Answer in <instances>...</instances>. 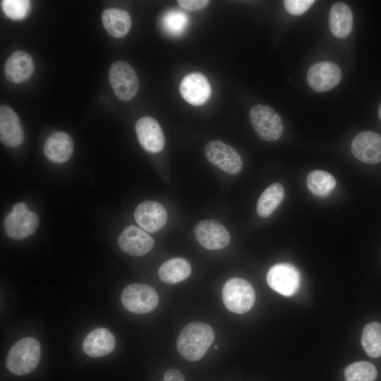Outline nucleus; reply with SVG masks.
<instances>
[{
    "mask_svg": "<svg viewBox=\"0 0 381 381\" xmlns=\"http://www.w3.org/2000/svg\"><path fill=\"white\" fill-rule=\"evenodd\" d=\"M267 282L270 287L277 293L289 296L294 294L299 287V272L291 264H277L269 270Z\"/></svg>",
    "mask_w": 381,
    "mask_h": 381,
    "instance_id": "9",
    "label": "nucleus"
},
{
    "mask_svg": "<svg viewBox=\"0 0 381 381\" xmlns=\"http://www.w3.org/2000/svg\"><path fill=\"white\" fill-rule=\"evenodd\" d=\"M102 21L107 32L116 38L125 37L128 33L132 24L128 13L117 8L104 10L102 14Z\"/></svg>",
    "mask_w": 381,
    "mask_h": 381,
    "instance_id": "22",
    "label": "nucleus"
},
{
    "mask_svg": "<svg viewBox=\"0 0 381 381\" xmlns=\"http://www.w3.org/2000/svg\"><path fill=\"white\" fill-rule=\"evenodd\" d=\"M179 91L182 97L188 103L199 106L208 100L212 89L209 80L203 74L194 72L182 79Z\"/></svg>",
    "mask_w": 381,
    "mask_h": 381,
    "instance_id": "15",
    "label": "nucleus"
},
{
    "mask_svg": "<svg viewBox=\"0 0 381 381\" xmlns=\"http://www.w3.org/2000/svg\"><path fill=\"white\" fill-rule=\"evenodd\" d=\"M214 339V332L207 324L192 322L182 329L176 341L180 355L190 361H197L205 354Z\"/></svg>",
    "mask_w": 381,
    "mask_h": 381,
    "instance_id": "1",
    "label": "nucleus"
},
{
    "mask_svg": "<svg viewBox=\"0 0 381 381\" xmlns=\"http://www.w3.org/2000/svg\"><path fill=\"white\" fill-rule=\"evenodd\" d=\"M207 159L223 171L231 175L238 174L243 167V161L237 151L219 140L208 142L205 147Z\"/></svg>",
    "mask_w": 381,
    "mask_h": 381,
    "instance_id": "8",
    "label": "nucleus"
},
{
    "mask_svg": "<svg viewBox=\"0 0 381 381\" xmlns=\"http://www.w3.org/2000/svg\"><path fill=\"white\" fill-rule=\"evenodd\" d=\"M353 156L366 164L381 162V135L373 131H363L353 138L351 145Z\"/></svg>",
    "mask_w": 381,
    "mask_h": 381,
    "instance_id": "14",
    "label": "nucleus"
},
{
    "mask_svg": "<svg viewBox=\"0 0 381 381\" xmlns=\"http://www.w3.org/2000/svg\"><path fill=\"white\" fill-rule=\"evenodd\" d=\"M163 381H185V378L179 370L169 369L164 373Z\"/></svg>",
    "mask_w": 381,
    "mask_h": 381,
    "instance_id": "32",
    "label": "nucleus"
},
{
    "mask_svg": "<svg viewBox=\"0 0 381 381\" xmlns=\"http://www.w3.org/2000/svg\"><path fill=\"white\" fill-rule=\"evenodd\" d=\"M214 349H218V346H217V345H214Z\"/></svg>",
    "mask_w": 381,
    "mask_h": 381,
    "instance_id": "34",
    "label": "nucleus"
},
{
    "mask_svg": "<svg viewBox=\"0 0 381 381\" xmlns=\"http://www.w3.org/2000/svg\"><path fill=\"white\" fill-rule=\"evenodd\" d=\"M194 234L198 242L208 250L224 248L229 244L231 240L227 229L214 219L199 222L195 227Z\"/></svg>",
    "mask_w": 381,
    "mask_h": 381,
    "instance_id": "10",
    "label": "nucleus"
},
{
    "mask_svg": "<svg viewBox=\"0 0 381 381\" xmlns=\"http://www.w3.org/2000/svg\"><path fill=\"white\" fill-rule=\"evenodd\" d=\"M378 115H379L380 119H381V104L378 109Z\"/></svg>",
    "mask_w": 381,
    "mask_h": 381,
    "instance_id": "33",
    "label": "nucleus"
},
{
    "mask_svg": "<svg viewBox=\"0 0 381 381\" xmlns=\"http://www.w3.org/2000/svg\"><path fill=\"white\" fill-rule=\"evenodd\" d=\"M222 299L229 310L234 313L243 314L253 306L255 293L248 281L242 278L234 277L224 284Z\"/></svg>",
    "mask_w": 381,
    "mask_h": 381,
    "instance_id": "3",
    "label": "nucleus"
},
{
    "mask_svg": "<svg viewBox=\"0 0 381 381\" xmlns=\"http://www.w3.org/2000/svg\"><path fill=\"white\" fill-rule=\"evenodd\" d=\"M154 239L144 229L135 225L126 226L118 238V244L125 253L133 256H142L154 246Z\"/></svg>",
    "mask_w": 381,
    "mask_h": 381,
    "instance_id": "13",
    "label": "nucleus"
},
{
    "mask_svg": "<svg viewBox=\"0 0 381 381\" xmlns=\"http://www.w3.org/2000/svg\"><path fill=\"white\" fill-rule=\"evenodd\" d=\"M110 85L121 101L133 99L139 90V80L133 67L126 61H116L109 71Z\"/></svg>",
    "mask_w": 381,
    "mask_h": 381,
    "instance_id": "5",
    "label": "nucleus"
},
{
    "mask_svg": "<svg viewBox=\"0 0 381 381\" xmlns=\"http://www.w3.org/2000/svg\"><path fill=\"white\" fill-rule=\"evenodd\" d=\"M0 140L9 147H16L24 140V131L16 113L8 106L0 107Z\"/></svg>",
    "mask_w": 381,
    "mask_h": 381,
    "instance_id": "17",
    "label": "nucleus"
},
{
    "mask_svg": "<svg viewBox=\"0 0 381 381\" xmlns=\"http://www.w3.org/2000/svg\"><path fill=\"white\" fill-rule=\"evenodd\" d=\"M190 273V262L181 258H174L165 261L158 270L159 278L167 284L180 282L188 278Z\"/></svg>",
    "mask_w": 381,
    "mask_h": 381,
    "instance_id": "23",
    "label": "nucleus"
},
{
    "mask_svg": "<svg viewBox=\"0 0 381 381\" xmlns=\"http://www.w3.org/2000/svg\"><path fill=\"white\" fill-rule=\"evenodd\" d=\"M134 218L145 231L155 233L162 229L167 222L164 207L155 201L141 202L135 210Z\"/></svg>",
    "mask_w": 381,
    "mask_h": 381,
    "instance_id": "16",
    "label": "nucleus"
},
{
    "mask_svg": "<svg viewBox=\"0 0 381 381\" xmlns=\"http://www.w3.org/2000/svg\"><path fill=\"white\" fill-rule=\"evenodd\" d=\"M135 129L141 147L150 153L161 152L165 145V138L159 123L151 116L138 120Z\"/></svg>",
    "mask_w": 381,
    "mask_h": 381,
    "instance_id": "12",
    "label": "nucleus"
},
{
    "mask_svg": "<svg viewBox=\"0 0 381 381\" xmlns=\"http://www.w3.org/2000/svg\"><path fill=\"white\" fill-rule=\"evenodd\" d=\"M44 153L52 162L61 164L68 161L74 150L72 138L62 131L51 134L44 145Z\"/></svg>",
    "mask_w": 381,
    "mask_h": 381,
    "instance_id": "19",
    "label": "nucleus"
},
{
    "mask_svg": "<svg viewBox=\"0 0 381 381\" xmlns=\"http://www.w3.org/2000/svg\"><path fill=\"white\" fill-rule=\"evenodd\" d=\"M361 344L366 353L373 358L381 356V324L373 322L363 330Z\"/></svg>",
    "mask_w": 381,
    "mask_h": 381,
    "instance_id": "26",
    "label": "nucleus"
},
{
    "mask_svg": "<svg viewBox=\"0 0 381 381\" xmlns=\"http://www.w3.org/2000/svg\"><path fill=\"white\" fill-rule=\"evenodd\" d=\"M341 78L339 67L330 61L313 64L308 70L307 80L310 87L318 92L328 91L337 86Z\"/></svg>",
    "mask_w": 381,
    "mask_h": 381,
    "instance_id": "11",
    "label": "nucleus"
},
{
    "mask_svg": "<svg viewBox=\"0 0 381 381\" xmlns=\"http://www.w3.org/2000/svg\"><path fill=\"white\" fill-rule=\"evenodd\" d=\"M249 119L256 133L264 140L275 141L282 136V120L270 107L260 104L253 106L250 110Z\"/></svg>",
    "mask_w": 381,
    "mask_h": 381,
    "instance_id": "6",
    "label": "nucleus"
},
{
    "mask_svg": "<svg viewBox=\"0 0 381 381\" xmlns=\"http://www.w3.org/2000/svg\"><path fill=\"white\" fill-rule=\"evenodd\" d=\"M162 23L167 33L171 35H179L187 27L188 17L181 11L171 10L164 14Z\"/></svg>",
    "mask_w": 381,
    "mask_h": 381,
    "instance_id": "28",
    "label": "nucleus"
},
{
    "mask_svg": "<svg viewBox=\"0 0 381 381\" xmlns=\"http://www.w3.org/2000/svg\"><path fill=\"white\" fill-rule=\"evenodd\" d=\"M121 301L128 311L144 314L152 311L157 306L159 296L151 286L135 283L123 289Z\"/></svg>",
    "mask_w": 381,
    "mask_h": 381,
    "instance_id": "7",
    "label": "nucleus"
},
{
    "mask_svg": "<svg viewBox=\"0 0 381 381\" xmlns=\"http://www.w3.org/2000/svg\"><path fill=\"white\" fill-rule=\"evenodd\" d=\"M35 64L32 56L22 50L13 52L4 65V74L8 80L21 83L28 80L33 73Z\"/></svg>",
    "mask_w": 381,
    "mask_h": 381,
    "instance_id": "18",
    "label": "nucleus"
},
{
    "mask_svg": "<svg viewBox=\"0 0 381 381\" xmlns=\"http://www.w3.org/2000/svg\"><path fill=\"white\" fill-rule=\"evenodd\" d=\"M41 358L39 341L33 337H25L16 342L9 349L6 365L16 375H24L32 372Z\"/></svg>",
    "mask_w": 381,
    "mask_h": 381,
    "instance_id": "2",
    "label": "nucleus"
},
{
    "mask_svg": "<svg viewBox=\"0 0 381 381\" xmlns=\"http://www.w3.org/2000/svg\"><path fill=\"white\" fill-rule=\"evenodd\" d=\"M1 5L4 13L13 20L23 19L28 14L30 7V1L28 0H3Z\"/></svg>",
    "mask_w": 381,
    "mask_h": 381,
    "instance_id": "29",
    "label": "nucleus"
},
{
    "mask_svg": "<svg viewBox=\"0 0 381 381\" xmlns=\"http://www.w3.org/2000/svg\"><path fill=\"white\" fill-rule=\"evenodd\" d=\"M115 344V337L109 329L98 327L85 337L83 342V349L90 357H101L110 353L114 350Z\"/></svg>",
    "mask_w": 381,
    "mask_h": 381,
    "instance_id": "20",
    "label": "nucleus"
},
{
    "mask_svg": "<svg viewBox=\"0 0 381 381\" xmlns=\"http://www.w3.org/2000/svg\"><path fill=\"white\" fill-rule=\"evenodd\" d=\"M208 0H179V6L188 11H199L205 8L210 4Z\"/></svg>",
    "mask_w": 381,
    "mask_h": 381,
    "instance_id": "31",
    "label": "nucleus"
},
{
    "mask_svg": "<svg viewBox=\"0 0 381 381\" xmlns=\"http://www.w3.org/2000/svg\"><path fill=\"white\" fill-rule=\"evenodd\" d=\"M314 2L313 0H285L284 6L289 13L300 16L304 13Z\"/></svg>",
    "mask_w": 381,
    "mask_h": 381,
    "instance_id": "30",
    "label": "nucleus"
},
{
    "mask_svg": "<svg viewBox=\"0 0 381 381\" xmlns=\"http://www.w3.org/2000/svg\"><path fill=\"white\" fill-rule=\"evenodd\" d=\"M284 197V189L280 183H274L267 188L257 202V212L260 217L265 218L272 214L281 204Z\"/></svg>",
    "mask_w": 381,
    "mask_h": 381,
    "instance_id": "24",
    "label": "nucleus"
},
{
    "mask_svg": "<svg viewBox=\"0 0 381 381\" xmlns=\"http://www.w3.org/2000/svg\"><path fill=\"white\" fill-rule=\"evenodd\" d=\"M38 225L37 214L30 211L23 202L15 204L4 220L6 234L16 240L23 239L33 234Z\"/></svg>",
    "mask_w": 381,
    "mask_h": 381,
    "instance_id": "4",
    "label": "nucleus"
},
{
    "mask_svg": "<svg viewBox=\"0 0 381 381\" xmlns=\"http://www.w3.org/2000/svg\"><path fill=\"white\" fill-rule=\"evenodd\" d=\"M353 21V14L347 4L338 2L332 5L329 15V25L334 37L345 38L349 35Z\"/></svg>",
    "mask_w": 381,
    "mask_h": 381,
    "instance_id": "21",
    "label": "nucleus"
},
{
    "mask_svg": "<svg viewBox=\"0 0 381 381\" xmlns=\"http://www.w3.org/2000/svg\"><path fill=\"white\" fill-rule=\"evenodd\" d=\"M306 183L313 194L318 197H325L333 190L336 180L329 172L314 170L308 175Z\"/></svg>",
    "mask_w": 381,
    "mask_h": 381,
    "instance_id": "25",
    "label": "nucleus"
},
{
    "mask_svg": "<svg viewBox=\"0 0 381 381\" xmlns=\"http://www.w3.org/2000/svg\"><path fill=\"white\" fill-rule=\"evenodd\" d=\"M377 375L375 367L366 361L353 363L344 370L346 381H374Z\"/></svg>",
    "mask_w": 381,
    "mask_h": 381,
    "instance_id": "27",
    "label": "nucleus"
}]
</instances>
